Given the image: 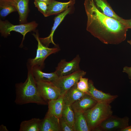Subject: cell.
Instances as JSON below:
<instances>
[{
    "label": "cell",
    "mask_w": 131,
    "mask_h": 131,
    "mask_svg": "<svg viewBox=\"0 0 131 131\" xmlns=\"http://www.w3.org/2000/svg\"><path fill=\"white\" fill-rule=\"evenodd\" d=\"M84 5L86 30L92 35L106 44H117L125 40L128 28L125 24L100 12L93 0H85Z\"/></svg>",
    "instance_id": "cell-1"
},
{
    "label": "cell",
    "mask_w": 131,
    "mask_h": 131,
    "mask_svg": "<svg viewBox=\"0 0 131 131\" xmlns=\"http://www.w3.org/2000/svg\"><path fill=\"white\" fill-rule=\"evenodd\" d=\"M27 66L28 72L26 80L24 82L17 83L15 85V102L19 105L29 103L46 105L48 103L42 98L39 93L37 82L31 68Z\"/></svg>",
    "instance_id": "cell-2"
},
{
    "label": "cell",
    "mask_w": 131,
    "mask_h": 131,
    "mask_svg": "<svg viewBox=\"0 0 131 131\" xmlns=\"http://www.w3.org/2000/svg\"><path fill=\"white\" fill-rule=\"evenodd\" d=\"M84 113L90 131H96L103 122L112 115L113 112L110 104L100 102Z\"/></svg>",
    "instance_id": "cell-3"
},
{
    "label": "cell",
    "mask_w": 131,
    "mask_h": 131,
    "mask_svg": "<svg viewBox=\"0 0 131 131\" xmlns=\"http://www.w3.org/2000/svg\"><path fill=\"white\" fill-rule=\"evenodd\" d=\"M38 24L35 21L20 25H13L7 20L0 21V32L2 36L7 37L12 31L19 33L23 36L20 46L22 45L26 34L28 32L35 31Z\"/></svg>",
    "instance_id": "cell-4"
},
{
    "label": "cell",
    "mask_w": 131,
    "mask_h": 131,
    "mask_svg": "<svg viewBox=\"0 0 131 131\" xmlns=\"http://www.w3.org/2000/svg\"><path fill=\"white\" fill-rule=\"evenodd\" d=\"M33 35L37 41V48L35 57L29 60L27 66L31 67L37 66L42 69L44 67L46 59L50 55L58 52L60 49L57 46L49 48L44 45L40 40L38 31H36L35 33H33Z\"/></svg>",
    "instance_id": "cell-5"
},
{
    "label": "cell",
    "mask_w": 131,
    "mask_h": 131,
    "mask_svg": "<svg viewBox=\"0 0 131 131\" xmlns=\"http://www.w3.org/2000/svg\"><path fill=\"white\" fill-rule=\"evenodd\" d=\"M86 74V72L80 69L70 74L58 77L53 83L60 90L61 95H64Z\"/></svg>",
    "instance_id": "cell-6"
},
{
    "label": "cell",
    "mask_w": 131,
    "mask_h": 131,
    "mask_svg": "<svg viewBox=\"0 0 131 131\" xmlns=\"http://www.w3.org/2000/svg\"><path fill=\"white\" fill-rule=\"evenodd\" d=\"M129 121L128 117L120 118L112 115L103 122L96 131H121L129 126Z\"/></svg>",
    "instance_id": "cell-7"
},
{
    "label": "cell",
    "mask_w": 131,
    "mask_h": 131,
    "mask_svg": "<svg viewBox=\"0 0 131 131\" xmlns=\"http://www.w3.org/2000/svg\"><path fill=\"white\" fill-rule=\"evenodd\" d=\"M36 82L40 95L47 103L58 98L61 95L60 90L52 82L43 81Z\"/></svg>",
    "instance_id": "cell-8"
},
{
    "label": "cell",
    "mask_w": 131,
    "mask_h": 131,
    "mask_svg": "<svg viewBox=\"0 0 131 131\" xmlns=\"http://www.w3.org/2000/svg\"><path fill=\"white\" fill-rule=\"evenodd\" d=\"M81 58L77 55L70 61L67 62L65 59L61 60L56 68L55 72L58 77L70 74L80 70L79 64Z\"/></svg>",
    "instance_id": "cell-9"
},
{
    "label": "cell",
    "mask_w": 131,
    "mask_h": 131,
    "mask_svg": "<svg viewBox=\"0 0 131 131\" xmlns=\"http://www.w3.org/2000/svg\"><path fill=\"white\" fill-rule=\"evenodd\" d=\"M89 90L87 94L97 101L98 102H104L111 103L118 96L112 95L98 90L94 86L93 81L89 80Z\"/></svg>",
    "instance_id": "cell-10"
},
{
    "label": "cell",
    "mask_w": 131,
    "mask_h": 131,
    "mask_svg": "<svg viewBox=\"0 0 131 131\" xmlns=\"http://www.w3.org/2000/svg\"><path fill=\"white\" fill-rule=\"evenodd\" d=\"M97 102L89 95L84 94L71 105L74 112H84L95 106Z\"/></svg>",
    "instance_id": "cell-11"
},
{
    "label": "cell",
    "mask_w": 131,
    "mask_h": 131,
    "mask_svg": "<svg viewBox=\"0 0 131 131\" xmlns=\"http://www.w3.org/2000/svg\"><path fill=\"white\" fill-rule=\"evenodd\" d=\"M70 7L63 12L59 14L54 18V22L49 35L48 37L44 38H39L41 43L44 46L48 47L50 43H52L56 46L57 45L54 42L53 36L54 33L57 27L63 20L66 16L70 13L72 9Z\"/></svg>",
    "instance_id": "cell-12"
},
{
    "label": "cell",
    "mask_w": 131,
    "mask_h": 131,
    "mask_svg": "<svg viewBox=\"0 0 131 131\" xmlns=\"http://www.w3.org/2000/svg\"><path fill=\"white\" fill-rule=\"evenodd\" d=\"M93 0L96 8L101 13L125 24V19L121 17L115 13L107 0Z\"/></svg>",
    "instance_id": "cell-13"
},
{
    "label": "cell",
    "mask_w": 131,
    "mask_h": 131,
    "mask_svg": "<svg viewBox=\"0 0 131 131\" xmlns=\"http://www.w3.org/2000/svg\"><path fill=\"white\" fill-rule=\"evenodd\" d=\"M63 95H62L58 98L48 102V109L45 116L53 115L59 118L62 117L65 105Z\"/></svg>",
    "instance_id": "cell-14"
},
{
    "label": "cell",
    "mask_w": 131,
    "mask_h": 131,
    "mask_svg": "<svg viewBox=\"0 0 131 131\" xmlns=\"http://www.w3.org/2000/svg\"><path fill=\"white\" fill-rule=\"evenodd\" d=\"M76 0H70L68 2H63L53 0L48 5L46 16L59 14L72 7L75 3Z\"/></svg>",
    "instance_id": "cell-15"
},
{
    "label": "cell",
    "mask_w": 131,
    "mask_h": 131,
    "mask_svg": "<svg viewBox=\"0 0 131 131\" xmlns=\"http://www.w3.org/2000/svg\"><path fill=\"white\" fill-rule=\"evenodd\" d=\"M40 131H61L59 118L53 115L45 116L41 120Z\"/></svg>",
    "instance_id": "cell-16"
},
{
    "label": "cell",
    "mask_w": 131,
    "mask_h": 131,
    "mask_svg": "<svg viewBox=\"0 0 131 131\" xmlns=\"http://www.w3.org/2000/svg\"><path fill=\"white\" fill-rule=\"evenodd\" d=\"M19 16V20L21 24L27 23V18L29 12V0H13Z\"/></svg>",
    "instance_id": "cell-17"
},
{
    "label": "cell",
    "mask_w": 131,
    "mask_h": 131,
    "mask_svg": "<svg viewBox=\"0 0 131 131\" xmlns=\"http://www.w3.org/2000/svg\"><path fill=\"white\" fill-rule=\"evenodd\" d=\"M30 67L36 81H43L53 82L58 77L55 71L51 73H45L43 72L42 69L38 66Z\"/></svg>",
    "instance_id": "cell-18"
},
{
    "label": "cell",
    "mask_w": 131,
    "mask_h": 131,
    "mask_svg": "<svg viewBox=\"0 0 131 131\" xmlns=\"http://www.w3.org/2000/svg\"><path fill=\"white\" fill-rule=\"evenodd\" d=\"M78 90L77 83L68 90L63 95V100L66 105H71L84 94Z\"/></svg>",
    "instance_id": "cell-19"
},
{
    "label": "cell",
    "mask_w": 131,
    "mask_h": 131,
    "mask_svg": "<svg viewBox=\"0 0 131 131\" xmlns=\"http://www.w3.org/2000/svg\"><path fill=\"white\" fill-rule=\"evenodd\" d=\"M74 131H90L84 113L74 112Z\"/></svg>",
    "instance_id": "cell-20"
},
{
    "label": "cell",
    "mask_w": 131,
    "mask_h": 131,
    "mask_svg": "<svg viewBox=\"0 0 131 131\" xmlns=\"http://www.w3.org/2000/svg\"><path fill=\"white\" fill-rule=\"evenodd\" d=\"M41 120L33 118L22 122L20 125L19 131H40Z\"/></svg>",
    "instance_id": "cell-21"
},
{
    "label": "cell",
    "mask_w": 131,
    "mask_h": 131,
    "mask_svg": "<svg viewBox=\"0 0 131 131\" xmlns=\"http://www.w3.org/2000/svg\"><path fill=\"white\" fill-rule=\"evenodd\" d=\"M16 11L17 9L13 0H0L1 17H6L10 14Z\"/></svg>",
    "instance_id": "cell-22"
},
{
    "label": "cell",
    "mask_w": 131,
    "mask_h": 131,
    "mask_svg": "<svg viewBox=\"0 0 131 131\" xmlns=\"http://www.w3.org/2000/svg\"><path fill=\"white\" fill-rule=\"evenodd\" d=\"M62 117L71 126L73 127L75 120V114L71 105L65 104Z\"/></svg>",
    "instance_id": "cell-23"
},
{
    "label": "cell",
    "mask_w": 131,
    "mask_h": 131,
    "mask_svg": "<svg viewBox=\"0 0 131 131\" xmlns=\"http://www.w3.org/2000/svg\"><path fill=\"white\" fill-rule=\"evenodd\" d=\"M89 79L81 77L77 83V89L85 94H87L89 90Z\"/></svg>",
    "instance_id": "cell-24"
},
{
    "label": "cell",
    "mask_w": 131,
    "mask_h": 131,
    "mask_svg": "<svg viewBox=\"0 0 131 131\" xmlns=\"http://www.w3.org/2000/svg\"><path fill=\"white\" fill-rule=\"evenodd\" d=\"M35 6L38 10L46 17L48 5L46 3L39 0H34Z\"/></svg>",
    "instance_id": "cell-25"
},
{
    "label": "cell",
    "mask_w": 131,
    "mask_h": 131,
    "mask_svg": "<svg viewBox=\"0 0 131 131\" xmlns=\"http://www.w3.org/2000/svg\"><path fill=\"white\" fill-rule=\"evenodd\" d=\"M59 121L61 131H74V127L70 125L62 117L59 118Z\"/></svg>",
    "instance_id": "cell-26"
},
{
    "label": "cell",
    "mask_w": 131,
    "mask_h": 131,
    "mask_svg": "<svg viewBox=\"0 0 131 131\" xmlns=\"http://www.w3.org/2000/svg\"><path fill=\"white\" fill-rule=\"evenodd\" d=\"M123 72L127 74L129 78L131 80V67L125 66L123 68Z\"/></svg>",
    "instance_id": "cell-27"
},
{
    "label": "cell",
    "mask_w": 131,
    "mask_h": 131,
    "mask_svg": "<svg viewBox=\"0 0 131 131\" xmlns=\"http://www.w3.org/2000/svg\"><path fill=\"white\" fill-rule=\"evenodd\" d=\"M125 23L128 28L131 29V18L129 19H125Z\"/></svg>",
    "instance_id": "cell-28"
},
{
    "label": "cell",
    "mask_w": 131,
    "mask_h": 131,
    "mask_svg": "<svg viewBox=\"0 0 131 131\" xmlns=\"http://www.w3.org/2000/svg\"><path fill=\"white\" fill-rule=\"evenodd\" d=\"M0 131H8L7 129V127L3 124H2L0 126Z\"/></svg>",
    "instance_id": "cell-29"
},
{
    "label": "cell",
    "mask_w": 131,
    "mask_h": 131,
    "mask_svg": "<svg viewBox=\"0 0 131 131\" xmlns=\"http://www.w3.org/2000/svg\"><path fill=\"white\" fill-rule=\"evenodd\" d=\"M121 131H131V125L127 127L122 130Z\"/></svg>",
    "instance_id": "cell-30"
},
{
    "label": "cell",
    "mask_w": 131,
    "mask_h": 131,
    "mask_svg": "<svg viewBox=\"0 0 131 131\" xmlns=\"http://www.w3.org/2000/svg\"><path fill=\"white\" fill-rule=\"evenodd\" d=\"M41 1L44 2L46 3H47L48 5L53 0H39Z\"/></svg>",
    "instance_id": "cell-31"
},
{
    "label": "cell",
    "mask_w": 131,
    "mask_h": 131,
    "mask_svg": "<svg viewBox=\"0 0 131 131\" xmlns=\"http://www.w3.org/2000/svg\"><path fill=\"white\" fill-rule=\"evenodd\" d=\"M127 42L131 45V40H127Z\"/></svg>",
    "instance_id": "cell-32"
}]
</instances>
